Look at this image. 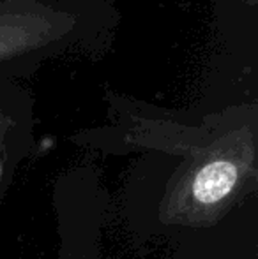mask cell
<instances>
[{
	"label": "cell",
	"mask_w": 258,
	"mask_h": 259,
	"mask_svg": "<svg viewBox=\"0 0 258 259\" xmlns=\"http://www.w3.org/2000/svg\"><path fill=\"white\" fill-rule=\"evenodd\" d=\"M119 27L106 0H0V81L65 55L101 53Z\"/></svg>",
	"instance_id": "6da1fadb"
},
{
	"label": "cell",
	"mask_w": 258,
	"mask_h": 259,
	"mask_svg": "<svg viewBox=\"0 0 258 259\" xmlns=\"http://www.w3.org/2000/svg\"><path fill=\"white\" fill-rule=\"evenodd\" d=\"M34 141V101L20 81H0V203Z\"/></svg>",
	"instance_id": "7a4b0ae2"
},
{
	"label": "cell",
	"mask_w": 258,
	"mask_h": 259,
	"mask_svg": "<svg viewBox=\"0 0 258 259\" xmlns=\"http://www.w3.org/2000/svg\"><path fill=\"white\" fill-rule=\"evenodd\" d=\"M76 259H87V257H76Z\"/></svg>",
	"instance_id": "3957f363"
},
{
	"label": "cell",
	"mask_w": 258,
	"mask_h": 259,
	"mask_svg": "<svg viewBox=\"0 0 258 259\" xmlns=\"http://www.w3.org/2000/svg\"><path fill=\"white\" fill-rule=\"evenodd\" d=\"M251 4H255V0H251Z\"/></svg>",
	"instance_id": "277c9868"
}]
</instances>
